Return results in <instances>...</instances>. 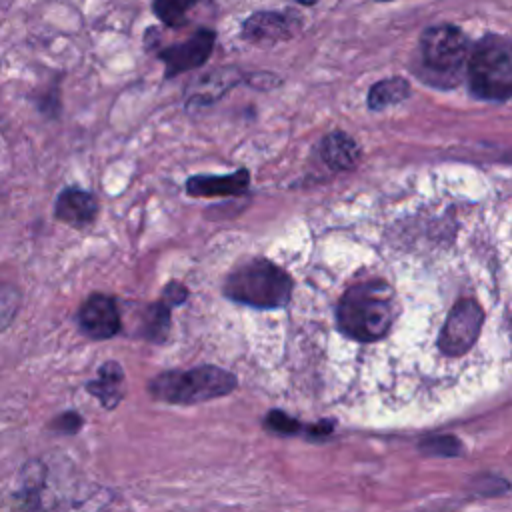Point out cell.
I'll use <instances>...</instances> for the list:
<instances>
[{"label":"cell","instance_id":"cell-1","mask_svg":"<svg viewBox=\"0 0 512 512\" xmlns=\"http://www.w3.org/2000/svg\"><path fill=\"white\" fill-rule=\"evenodd\" d=\"M290 292V276L266 258L240 264L224 282L226 298L254 308H280L288 302Z\"/></svg>","mask_w":512,"mask_h":512},{"label":"cell","instance_id":"cell-2","mask_svg":"<svg viewBox=\"0 0 512 512\" xmlns=\"http://www.w3.org/2000/svg\"><path fill=\"white\" fill-rule=\"evenodd\" d=\"M468 80L474 96L484 100H508L512 92V52L504 36L488 34L472 50Z\"/></svg>","mask_w":512,"mask_h":512},{"label":"cell","instance_id":"cell-3","mask_svg":"<svg viewBox=\"0 0 512 512\" xmlns=\"http://www.w3.org/2000/svg\"><path fill=\"white\" fill-rule=\"evenodd\" d=\"M236 388V376L216 366H200L192 370H170L158 374L150 392L162 402L190 404L230 394Z\"/></svg>","mask_w":512,"mask_h":512},{"label":"cell","instance_id":"cell-4","mask_svg":"<svg viewBox=\"0 0 512 512\" xmlns=\"http://www.w3.org/2000/svg\"><path fill=\"white\" fill-rule=\"evenodd\" d=\"M420 54L424 68L430 72V82L446 80L444 86H452L468 56V38L456 26H432L422 34Z\"/></svg>","mask_w":512,"mask_h":512},{"label":"cell","instance_id":"cell-5","mask_svg":"<svg viewBox=\"0 0 512 512\" xmlns=\"http://www.w3.org/2000/svg\"><path fill=\"white\" fill-rule=\"evenodd\" d=\"M214 40H216V34L212 30L202 28L182 44H174L162 50L160 60L166 64V76L170 78L174 74H182L186 70L202 66L212 54Z\"/></svg>","mask_w":512,"mask_h":512},{"label":"cell","instance_id":"cell-6","mask_svg":"<svg viewBox=\"0 0 512 512\" xmlns=\"http://www.w3.org/2000/svg\"><path fill=\"white\" fill-rule=\"evenodd\" d=\"M80 328L86 336L104 340L120 330V314L110 296L104 294H92L78 312Z\"/></svg>","mask_w":512,"mask_h":512},{"label":"cell","instance_id":"cell-7","mask_svg":"<svg viewBox=\"0 0 512 512\" xmlns=\"http://www.w3.org/2000/svg\"><path fill=\"white\" fill-rule=\"evenodd\" d=\"M96 212H98L96 198L82 188L62 190L56 200V208H54L56 218L74 228L88 226L94 220Z\"/></svg>","mask_w":512,"mask_h":512},{"label":"cell","instance_id":"cell-8","mask_svg":"<svg viewBox=\"0 0 512 512\" xmlns=\"http://www.w3.org/2000/svg\"><path fill=\"white\" fill-rule=\"evenodd\" d=\"M288 34L290 22L286 16L278 12H256L242 26V36L258 46L276 44L284 40Z\"/></svg>","mask_w":512,"mask_h":512},{"label":"cell","instance_id":"cell-9","mask_svg":"<svg viewBox=\"0 0 512 512\" xmlns=\"http://www.w3.org/2000/svg\"><path fill=\"white\" fill-rule=\"evenodd\" d=\"M248 184V170H238L228 176H192L186 182V190L192 196H230L242 194Z\"/></svg>","mask_w":512,"mask_h":512},{"label":"cell","instance_id":"cell-10","mask_svg":"<svg viewBox=\"0 0 512 512\" xmlns=\"http://www.w3.org/2000/svg\"><path fill=\"white\" fill-rule=\"evenodd\" d=\"M322 158L332 170H350L360 158L358 144L346 132H332L322 140Z\"/></svg>","mask_w":512,"mask_h":512},{"label":"cell","instance_id":"cell-11","mask_svg":"<svg viewBox=\"0 0 512 512\" xmlns=\"http://www.w3.org/2000/svg\"><path fill=\"white\" fill-rule=\"evenodd\" d=\"M122 380H124V372L120 368V364L116 362H106L100 368V374L96 380L88 382V392L94 394L106 408H114L118 404V400L122 398Z\"/></svg>","mask_w":512,"mask_h":512},{"label":"cell","instance_id":"cell-12","mask_svg":"<svg viewBox=\"0 0 512 512\" xmlns=\"http://www.w3.org/2000/svg\"><path fill=\"white\" fill-rule=\"evenodd\" d=\"M238 82L236 70H214L208 76H202L200 82L190 90L188 104H210L218 100L224 92H228Z\"/></svg>","mask_w":512,"mask_h":512},{"label":"cell","instance_id":"cell-13","mask_svg":"<svg viewBox=\"0 0 512 512\" xmlns=\"http://www.w3.org/2000/svg\"><path fill=\"white\" fill-rule=\"evenodd\" d=\"M408 94H410L408 80H404L400 76L380 80L368 92V108L370 110H382L386 106H392V104H398V102L406 100Z\"/></svg>","mask_w":512,"mask_h":512},{"label":"cell","instance_id":"cell-14","mask_svg":"<svg viewBox=\"0 0 512 512\" xmlns=\"http://www.w3.org/2000/svg\"><path fill=\"white\" fill-rule=\"evenodd\" d=\"M170 328V306L164 302H154L144 312L142 322V334L154 342H160L166 338Z\"/></svg>","mask_w":512,"mask_h":512},{"label":"cell","instance_id":"cell-15","mask_svg":"<svg viewBox=\"0 0 512 512\" xmlns=\"http://www.w3.org/2000/svg\"><path fill=\"white\" fill-rule=\"evenodd\" d=\"M196 0H154V14L168 26H180Z\"/></svg>","mask_w":512,"mask_h":512},{"label":"cell","instance_id":"cell-16","mask_svg":"<svg viewBox=\"0 0 512 512\" xmlns=\"http://www.w3.org/2000/svg\"><path fill=\"white\" fill-rule=\"evenodd\" d=\"M420 448L428 454H440V456H456L462 452L460 442L454 436H432L426 438Z\"/></svg>","mask_w":512,"mask_h":512},{"label":"cell","instance_id":"cell-17","mask_svg":"<svg viewBox=\"0 0 512 512\" xmlns=\"http://www.w3.org/2000/svg\"><path fill=\"white\" fill-rule=\"evenodd\" d=\"M266 426H270L272 430H276L280 434H296L300 430V424L294 418H290L284 412H280V410H272L268 414Z\"/></svg>","mask_w":512,"mask_h":512},{"label":"cell","instance_id":"cell-18","mask_svg":"<svg viewBox=\"0 0 512 512\" xmlns=\"http://www.w3.org/2000/svg\"><path fill=\"white\" fill-rule=\"evenodd\" d=\"M186 296H188V290L182 286V284H168L166 286V290H164V304H168V306H176V304H180V302H184L186 300Z\"/></svg>","mask_w":512,"mask_h":512},{"label":"cell","instance_id":"cell-19","mask_svg":"<svg viewBox=\"0 0 512 512\" xmlns=\"http://www.w3.org/2000/svg\"><path fill=\"white\" fill-rule=\"evenodd\" d=\"M80 424H82V420H80V416L74 414V412L62 414V416L54 422V426L60 428V430H64V432H76V430L80 428Z\"/></svg>","mask_w":512,"mask_h":512},{"label":"cell","instance_id":"cell-20","mask_svg":"<svg viewBox=\"0 0 512 512\" xmlns=\"http://www.w3.org/2000/svg\"><path fill=\"white\" fill-rule=\"evenodd\" d=\"M298 4H304V6H310V4H316L318 0H296Z\"/></svg>","mask_w":512,"mask_h":512},{"label":"cell","instance_id":"cell-21","mask_svg":"<svg viewBox=\"0 0 512 512\" xmlns=\"http://www.w3.org/2000/svg\"><path fill=\"white\" fill-rule=\"evenodd\" d=\"M384 2H388V0H384Z\"/></svg>","mask_w":512,"mask_h":512}]
</instances>
